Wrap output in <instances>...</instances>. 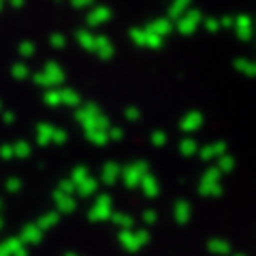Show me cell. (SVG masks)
<instances>
[{"label": "cell", "instance_id": "obj_5", "mask_svg": "<svg viewBox=\"0 0 256 256\" xmlns=\"http://www.w3.org/2000/svg\"><path fill=\"white\" fill-rule=\"evenodd\" d=\"M130 38H132V43H137L141 47H148V50H160L162 43H164L160 36L152 34L148 28H132L130 30Z\"/></svg>", "mask_w": 256, "mask_h": 256}, {"label": "cell", "instance_id": "obj_30", "mask_svg": "<svg viewBox=\"0 0 256 256\" xmlns=\"http://www.w3.org/2000/svg\"><path fill=\"white\" fill-rule=\"evenodd\" d=\"M0 9H2V2H0Z\"/></svg>", "mask_w": 256, "mask_h": 256}, {"label": "cell", "instance_id": "obj_24", "mask_svg": "<svg viewBox=\"0 0 256 256\" xmlns=\"http://www.w3.org/2000/svg\"><path fill=\"white\" fill-rule=\"evenodd\" d=\"M205 28L210 30V32H216L220 28V20H216V18H205Z\"/></svg>", "mask_w": 256, "mask_h": 256}, {"label": "cell", "instance_id": "obj_23", "mask_svg": "<svg viewBox=\"0 0 256 256\" xmlns=\"http://www.w3.org/2000/svg\"><path fill=\"white\" fill-rule=\"evenodd\" d=\"M68 2L75 9H90V6H94V0H68Z\"/></svg>", "mask_w": 256, "mask_h": 256}, {"label": "cell", "instance_id": "obj_25", "mask_svg": "<svg viewBox=\"0 0 256 256\" xmlns=\"http://www.w3.org/2000/svg\"><path fill=\"white\" fill-rule=\"evenodd\" d=\"M0 116H2V122L4 124H13L15 122V114H13V111H2Z\"/></svg>", "mask_w": 256, "mask_h": 256}, {"label": "cell", "instance_id": "obj_16", "mask_svg": "<svg viewBox=\"0 0 256 256\" xmlns=\"http://www.w3.org/2000/svg\"><path fill=\"white\" fill-rule=\"evenodd\" d=\"M180 152L184 156H190V154H194L196 152V141L192 139V137H184L182 143H180Z\"/></svg>", "mask_w": 256, "mask_h": 256}, {"label": "cell", "instance_id": "obj_21", "mask_svg": "<svg viewBox=\"0 0 256 256\" xmlns=\"http://www.w3.org/2000/svg\"><path fill=\"white\" fill-rule=\"evenodd\" d=\"M150 141L154 143V146H164L166 143V132L164 130H154L150 134Z\"/></svg>", "mask_w": 256, "mask_h": 256}, {"label": "cell", "instance_id": "obj_11", "mask_svg": "<svg viewBox=\"0 0 256 256\" xmlns=\"http://www.w3.org/2000/svg\"><path fill=\"white\" fill-rule=\"evenodd\" d=\"M190 9V0H173L169 6V20H180Z\"/></svg>", "mask_w": 256, "mask_h": 256}, {"label": "cell", "instance_id": "obj_20", "mask_svg": "<svg viewBox=\"0 0 256 256\" xmlns=\"http://www.w3.org/2000/svg\"><path fill=\"white\" fill-rule=\"evenodd\" d=\"M139 118H141V111L137 107H126V111H124L126 122H139Z\"/></svg>", "mask_w": 256, "mask_h": 256}, {"label": "cell", "instance_id": "obj_18", "mask_svg": "<svg viewBox=\"0 0 256 256\" xmlns=\"http://www.w3.org/2000/svg\"><path fill=\"white\" fill-rule=\"evenodd\" d=\"M50 45L56 47V50L66 47V34H62V32H54V34L50 36Z\"/></svg>", "mask_w": 256, "mask_h": 256}, {"label": "cell", "instance_id": "obj_22", "mask_svg": "<svg viewBox=\"0 0 256 256\" xmlns=\"http://www.w3.org/2000/svg\"><path fill=\"white\" fill-rule=\"evenodd\" d=\"M107 134H109V139H114V141H120V139L124 137V130H122V128H118V126H109Z\"/></svg>", "mask_w": 256, "mask_h": 256}, {"label": "cell", "instance_id": "obj_32", "mask_svg": "<svg viewBox=\"0 0 256 256\" xmlns=\"http://www.w3.org/2000/svg\"><path fill=\"white\" fill-rule=\"evenodd\" d=\"M0 2H2V0H0Z\"/></svg>", "mask_w": 256, "mask_h": 256}, {"label": "cell", "instance_id": "obj_15", "mask_svg": "<svg viewBox=\"0 0 256 256\" xmlns=\"http://www.w3.org/2000/svg\"><path fill=\"white\" fill-rule=\"evenodd\" d=\"M86 137H88V141H92L94 146H102V143L109 141L107 130H86Z\"/></svg>", "mask_w": 256, "mask_h": 256}, {"label": "cell", "instance_id": "obj_8", "mask_svg": "<svg viewBox=\"0 0 256 256\" xmlns=\"http://www.w3.org/2000/svg\"><path fill=\"white\" fill-rule=\"evenodd\" d=\"M201 126H203V114L201 111H188V114L180 120V128L184 132H194Z\"/></svg>", "mask_w": 256, "mask_h": 256}, {"label": "cell", "instance_id": "obj_26", "mask_svg": "<svg viewBox=\"0 0 256 256\" xmlns=\"http://www.w3.org/2000/svg\"><path fill=\"white\" fill-rule=\"evenodd\" d=\"M0 156H2V158H11L13 156V146H2V148H0Z\"/></svg>", "mask_w": 256, "mask_h": 256}, {"label": "cell", "instance_id": "obj_1", "mask_svg": "<svg viewBox=\"0 0 256 256\" xmlns=\"http://www.w3.org/2000/svg\"><path fill=\"white\" fill-rule=\"evenodd\" d=\"M75 120L84 126V130H109L111 126L96 102H82V107L75 109Z\"/></svg>", "mask_w": 256, "mask_h": 256}, {"label": "cell", "instance_id": "obj_14", "mask_svg": "<svg viewBox=\"0 0 256 256\" xmlns=\"http://www.w3.org/2000/svg\"><path fill=\"white\" fill-rule=\"evenodd\" d=\"M11 75L15 79H28V77H32V70H30L28 64L18 62V64H13V66H11Z\"/></svg>", "mask_w": 256, "mask_h": 256}, {"label": "cell", "instance_id": "obj_19", "mask_svg": "<svg viewBox=\"0 0 256 256\" xmlns=\"http://www.w3.org/2000/svg\"><path fill=\"white\" fill-rule=\"evenodd\" d=\"M30 154V143L28 141H18L13 143V156H28Z\"/></svg>", "mask_w": 256, "mask_h": 256}, {"label": "cell", "instance_id": "obj_3", "mask_svg": "<svg viewBox=\"0 0 256 256\" xmlns=\"http://www.w3.org/2000/svg\"><path fill=\"white\" fill-rule=\"evenodd\" d=\"M68 139V132L62 130V128L54 126V124H47V122H41L36 124V141L38 143H64Z\"/></svg>", "mask_w": 256, "mask_h": 256}, {"label": "cell", "instance_id": "obj_2", "mask_svg": "<svg viewBox=\"0 0 256 256\" xmlns=\"http://www.w3.org/2000/svg\"><path fill=\"white\" fill-rule=\"evenodd\" d=\"M32 79H34L36 86L45 88V90H52V88L62 86L64 82H66V73H64V68L58 62H47L41 73H34Z\"/></svg>", "mask_w": 256, "mask_h": 256}, {"label": "cell", "instance_id": "obj_28", "mask_svg": "<svg viewBox=\"0 0 256 256\" xmlns=\"http://www.w3.org/2000/svg\"><path fill=\"white\" fill-rule=\"evenodd\" d=\"M9 2H11L13 6H22V4H24V0H9Z\"/></svg>", "mask_w": 256, "mask_h": 256}, {"label": "cell", "instance_id": "obj_27", "mask_svg": "<svg viewBox=\"0 0 256 256\" xmlns=\"http://www.w3.org/2000/svg\"><path fill=\"white\" fill-rule=\"evenodd\" d=\"M218 150H220V146H212V148L203 150V156H214V152H218Z\"/></svg>", "mask_w": 256, "mask_h": 256}, {"label": "cell", "instance_id": "obj_29", "mask_svg": "<svg viewBox=\"0 0 256 256\" xmlns=\"http://www.w3.org/2000/svg\"><path fill=\"white\" fill-rule=\"evenodd\" d=\"M0 114H2V100H0Z\"/></svg>", "mask_w": 256, "mask_h": 256}, {"label": "cell", "instance_id": "obj_6", "mask_svg": "<svg viewBox=\"0 0 256 256\" xmlns=\"http://www.w3.org/2000/svg\"><path fill=\"white\" fill-rule=\"evenodd\" d=\"M111 20V9L105 4L100 6H92L90 11L86 15V24L88 26H102V24H107Z\"/></svg>", "mask_w": 256, "mask_h": 256}, {"label": "cell", "instance_id": "obj_7", "mask_svg": "<svg viewBox=\"0 0 256 256\" xmlns=\"http://www.w3.org/2000/svg\"><path fill=\"white\" fill-rule=\"evenodd\" d=\"M94 54L98 56V58H102V60H109V58H114V54H116V47H114V43H111V38H109V36H105V34H96Z\"/></svg>", "mask_w": 256, "mask_h": 256}, {"label": "cell", "instance_id": "obj_31", "mask_svg": "<svg viewBox=\"0 0 256 256\" xmlns=\"http://www.w3.org/2000/svg\"><path fill=\"white\" fill-rule=\"evenodd\" d=\"M56 2H60V0H56Z\"/></svg>", "mask_w": 256, "mask_h": 256}, {"label": "cell", "instance_id": "obj_17", "mask_svg": "<svg viewBox=\"0 0 256 256\" xmlns=\"http://www.w3.org/2000/svg\"><path fill=\"white\" fill-rule=\"evenodd\" d=\"M18 52H20L22 58H32V56L36 54V45L32 43V41H24V43H20Z\"/></svg>", "mask_w": 256, "mask_h": 256}, {"label": "cell", "instance_id": "obj_10", "mask_svg": "<svg viewBox=\"0 0 256 256\" xmlns=\"http://www.w3.org/2000/svg\"><path fill=\"white\" fill-rule=\"evenodd\" d=\"M62 92V105L66 107H82V96H79L77 90H73V88H60Z\"/></svg>", "mask_w": 256, "mask_h": 256}, {"label": "cell", "instance_id": "obj_9", "mask_svg": "<svg viewBox=\"0 0 256 256\" xmlns=\"http://www.w3.org/2000/svg\"><path fill=\"white\" fill-rule=\"evenodd\" d=\"M146 28L152 32V34H156V36H160L164 41V36H169L173 32V22L169 18H158L154 22H150Z\"/></svg>", "mask_w": 256, "mask_h": 256}, {"label": "cell", "instance_id": "obj_12", "mask_svg": "<svg viewBox=\"0 0 256 256\" xmlns=\"http://www.w3.org/2000/svg\"><path fill=\"white\" fill-rule=\"evenodd\" d=\"M77 43L82 45L86 52H94V45H96V34H92L90 30H79V32H77Z\"/></svg>", "mask_w": 256, "mask_h": 256}, {"label": "cell", "instance_id": "obj_13", "mask_svg": "<svg viewBox=\"0 0 256 256\" xmlns=\"http://www.w3.org/2000/svg\"><path fill=\"white\" fill-rule=\"evenodd\" d=\"M43 102H45L47 107H60V105H62V92H60V88H52V90H45Z\"/></svg>", "mask_w": 256, "mask_h": 256}, {"label": "cell", "instance_id": "obj_4", "mask_svg": "<svg viewBox=\"0 0 256 256\" xmlns=\"http://www.w3.org/2000/svg\"><path fill=\"white\" fill-rule=\"evenodd\" d=\"M201 22H203L201 11H196V9H188V11L184 13L178 22H175V28H178L180 34L188 36V34H192V32H194V30L198 28V24H201Z\"/></svg>", "mask_w": 256, "mask_h": 256}]
</instances>
